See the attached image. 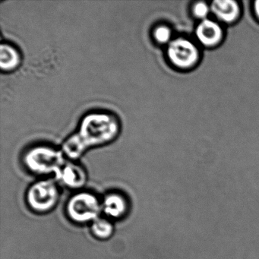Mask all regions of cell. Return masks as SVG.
<instances>
[{
  "mask_svg": "<svg viewBox=\"0 0 259 259\" xmlns=\"http://www.w3.org/2000/svg\"><path fill=\"white\" fill-rule=\"evenodd\" d=\"M102 204L96 195L90 192H79L68 201L66 213L74 222L89 223L98 219Z\"/></svg>",
  "mask_w": 259,
  "mask_h": 259,
  "instance_id": "277c9868",
  "label": "cell"
},
{
  "mask_svg": "<svg viewBox=\"0 0 259 259\" xmlns=\"http://www.w3.org/2000/svg\"><path fill=\"white\" fill-rule=\"evenodd\" d=\"M23 161L25 166L34 174H54L59 179L71 160L64 155L61 150L59 151L47 145H38L26 151Z\"/></svg>",
  "mask_w": 259,
  "mask_h": 259,
  "instance_id": "7a4b0ae2",
  "label": "cell"
},
{
  "mask_svg": "<svg viewBox=\"0 0 259 259\" xmlns=\"http://www.w3.org/2000/svg\"><path fill=\"white\" fill-rule=\"evenodd\" d=\"M104 213L113 218H120L126 213L128 203L123 195L110 193L104 198L102 203Z\"/></svg>",
  "mask_w": 259,
  "mask_h": 259,
  "instance_id": "9c48e42d",
  "label": "cell"
},
{
  "mask_svg": "<svg viewBox=\"0 0 259 259\" xmlns=\"http://www.w3.org/2000/svg\"><path fill=\"white\" fill-rule=\"evenodd\" d=\"M153 38L160 45L170 43L171 30L166 25H158L153 31Z\"/></svg>",
  "mask_w": 259,
  "mask_h": 259,
  "instance_id": "7c38bea8",
  "label": "cell"
},
{
  "mask_svg": "<svg viewBox=\"0 0 259 259\" xmlns=\"http://www.w3.org/2000/svg\"><path fill=\"white\" fill-rule=\"evenodd\" d=\"M197 38L205 46H213L221 41L223 32L220 25L210 19H204L195 31Z\"/></svg>",
  "mask_w": 259,
  "mask_h": 259,
  "instance_id": "8992f818",
  "label": "cell"
},
{
  "mask_svg": "<svg viewBox=\"0 0 259 259\" xmlns=\"http://www.w3.org/2000/svg\"><path fill=\"white\" fill-rule=\"evenodd\" d=\"M60 198V191L55 182L41 180L33 184L27 193L30 208L37 213H47L54 208Z\"/></svg>",
  "mask_w": 259,
  "mask_h": 259,
  "instance_id": "3957f363",
  "label": "cell"
},
{
  "mask_svg": "<svg viewBox=\"0 0 259 259\" xmlns=\"http://www.w3.org/2000/svg\"><path fill=\"white\" fill-rule=\"evenodd\" d=\"M167 57L174 66L182 69L193 66L198 59V51L196 47L184 38L171 40L168 45Z\"/></svg>",
  "mask_w": 259,
  "mask_h": 259,
  "instance_id": "5b68a950",
  "label": "cell"
},
{
  "mask_svg": "<svg viewBox=\"0 0 259 259\" xmlns=\"http://www.w3.org/2000/svg\"><path fill=\"white\" fill-rule=\"evenodd\" d=\"M210 7V11L223 22H233L239 14V6L233 0H215Z\"/></svg>",
  "mask_w": 259,
  "mask_h": 259,
  "instance_id": "ba28073f",
  "label": "cell"
},
{
  "mask_svg": "<svg viewBox=\"0 0 259 259\" xmlns=\"http://www.w3.org/2000/svg\"><path fill=\"white\" fill-rule=\"evenodd\" d=\"M22 63V56L17 48L8 43L0 47V68L4 72L16 70Z\"/></svg>",
  "mask_w": 259,
  "mask_h": 259,
  "instance_id": "52a82bcc",
  "label": "cell"
},
{
  "mask_svg": "<svg viewBox=\"0 0 259 259\" xmlns=\"http://www.w3.org/2000/svg\"><path fill=\"white\" fill-rule=\"evenodd\" d=\"M210 7L207 6L205 3L199 2L197 3L195 6H194L193 13L194 15L196 16L198 19H206L207 15H208L209 12H210Z\"/></svg>",
  "mask_w": 259,
  "mask_h": 259,
  "instance_id": "4fadbf2b",
  "label": "cell"
},
{
  "mask_svg": "<svg viewBox=\"0 0 259 259\" xmlns=\"http://www.w3.org/2000/svg\"><path fill=\"white\" fill-rule=\"evenodd\" d=\"M58 180L68 187L78 189L85 183L86 174L81 166L71 160Z\"/></svg>",
  "mask_w": 259,
  "mask_h": 259,
  "instance_id": "30bf717a",
  "label": "cell"
},
{
  "mask_svg": "<svg viewBox=\"0 0 259 259\" xmlns=\"http://www.w3.org/2000/svg\"><path fill=\"white\" fill-rule=\"evenodd\" d=\"M254 10H255V13L257 17L259 18V0L254 3Z\"/></svg>",
  "mask_w": 259,
  "mask_h": 259,
  "instance_id": "5bb4252c",
  "label": "cell"
},
{
  "mask_svg": "<svg viewBox=\"0 0 259 259\" xmlns=\"http://www.w3.org/2000/svg\"><path fill=\"white\" fill-rule=\"evenodd\" d=\"M120 132V121L113 113H88L80 122L78 131L63 142L62 152L69 160H76L91 148L111 143L117 139Z\"/></svg>",
  "mask_w": 259,
  "mask_h": 259,
  "instance_id": "6da1fadb",
  "label": "cell"
},
{
  "mask_svg": "<svg viewBox=\"0 0 259 259\" xmlns=\"http://www.w3.org/2000/svg\"><path fill=\"white\" fill-rule=\"evenodd\" d=\"M92 231L98 239H108L113 234V227L107 220L98 218L92 224Z\"/></svg>",
  "mask_w": 259,
  "mask_h": 259,
  "instance_id": "8fae6325",
  "label": "cell"
}]
</instances>
